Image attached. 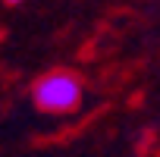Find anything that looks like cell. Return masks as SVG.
I'll return each mask as SVG.
<instances>
[{
	"label": "cell",
	"instance_id": "2",
	"mask_svg": "<svg viewBox=\"0 0 160 157\" xmlns=\"http://www.w3.org/2000/svg\"><path fill=\"white\" fill-rule=\"evenodd\" d=\"M7 3H10V7H13V3H22V0H7Z\"/></svg>",
	"mask_w": 160,
	"mask_h": 157
},
{
	"label": "cell",
	"instance_id": "1",
	"mask_svg": "<svg viewBox=\"0 0 160 157\" xmlns=\"http://www.w3.org/2000/svg\"><path fill=\"white\" fill-rule=\"evenodd\" d=\"M82 94H85V85L75 72H66V69H57V72H47L41 75L35 88H32V101L41 113H57V116H66V113H75L82 107Z\"/></svg>",
	"mask_w": 160,
	"mask_h": 157
}]
</instances>
